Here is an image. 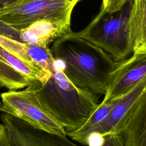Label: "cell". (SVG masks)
Segmentation results:
<instances>
[{
    "label": "cell",
    "instance_id": "obj_1",
    "mask_svg": "<svg viewBox=\"0 0 146 146\" xmlns=\"http://www.w3.org/2000/svg\"><path fill=\"white\" fill-rule=\"evenodd\" d=\"M50 50L54 58L63 62V72L75 86L106 94L119 62L72 31L56 39Z\"/></svg>",
    "mask_w": 146,
    "mask_h": 146
},
{
    "label": "cell",
    "instance_id": "obj_2",
    "mask_svg": "<svg viewBox=\"0 0 146 146\" xmlns=\"http://www.w3.org/2000/svg\"><path fill=\"white\" fill-rule=\"evenodd\" d=\"M47 81L30 82L43 106L60 123L66 133L80 128L98 108L95 94L72 84L63 72V62L55 58Z\"/></svg>",
    "mask_w": 146,
    "mask_h": 146
},
{
    "label": "cell",
    "instance_id": "obj_3",
    "mask_svg": "<svg viewBox=\"0 0 146 146\" xmlns=\"http://www.w3.org/2000/svg\"><path fill=\"white\" fill-rule=\"evenodd\" d=\"M132 1L129 0L115 13H107L101 9L92 21L76 34L103 50L116 62L127 59L132 53L128 34Z\"/></svg>",
    "mask_w": 146,
    "mask_h": 146
},
{
    "label": "cell",
    "instance_id": "obj_4",
    "mask_svg": "<svg viewBox=\"0 0 146 146\" xmlns=\"http://www.w3.org/2000/svg\"><path fill=\"white\" fill-rule=\"evenodd\" d=\"M77 0H21L0 9V21L15 30L25 29L39 20H51L71 26Z\"/></svg>",
    "mask_w": 146,
    "mask_h": 146
},
{
    "label": "cell",
    "instance_id": "obj_5",
    "mask_svg": "<svg viewBox=\"0 0 146 146\" xmlns=\"http://www.w3.org/2000/svg\"><path fill=\"white\" fill-rule=\"evenodd\" d=\"M0 111L23 120L33 127L67 136L60 123L43 106L31 84L23 90H9L1 95Z\"/></svg>",
    "mask_w": 146,
    "mask_h": 146
},
{
    "label": "cell",
    "instance_id": "obj_6",
    "mask_svg": "<svg viewBox=\"0 0 146 146\" xmlns=\"http://www.w3.org/2000/svg\"><path fill=\"white\" fill-rule=\"evenodd\" d=\"M13 146H79L61 136L35 128L18 118L7 113L1 115Z\"/></svg>",
    "mask_w": 146,
    "mask_h": 146
},
{
    "label": "cell",
    "instance_id": "obj_7",
    "mask_svg": "<svg viewBox=\"0 0 146 146\" xmlns=\"http://www.w3.org/2000/svg\"><path fill=\"white\" fill-rule=\"evenodd\" d=\"M146 76V54L132 55L119 62L103 101L120 99Z\"/></svg>",
    "mask_w": 146,
    "mask_h": 146
},
{
    "label": "cell",
    "instance_id": "obj_8",
    "mask_svg": "<svg viewBox=\"0 0 146 146\" xmlns=\"http://www.w3.org/2000/svg\"><path fill=\"white\" fill-rule=\"evenodd\" d=\"M71 31L70 25L43 19L19 30L9 26L5 36L27 44L47 47L51 43Z\"/></svg>",
    "mask_w": 146,
    "mask_h": 146
},
{
    "label": "cell",
    "instance_id": "obj_9",
    "mask_svg": "<svg viewBox=\"0 0 146 146\" xmlns=\"http://www.w3.org/2000/svg\"><path fill=\"white\" fill-rule=\"evenodd\" d=\"M145 91L146 76L124 96L119 99L106 119L91 129L88 135L92 132L99 133L102 135L119 132L125 119Z\"/></svg>",
    "mask_w": 146,
    "mask_h": 146
},
{
    "label": "cell",
    "instance_id": "obj_10",
    "mask_svg": "<svg viewBox=\"0 0 146 146\" xmlns=\"http://www.w3.org/2000/svg\"><path fill=\"white\" fill-rule=\"evenodd\" d=\"M124 146H146V91L124 121L120 132Z\"/></svg>",
    "mask_w": 146,
    "mask_h": 146
},
{
    "label": "cell",
    "instance_id": "obj_11",
    "mask_svg": "<svg viewBox=\"0 0 146 146\" xmlns=\"http://www.w3.org/2000/svg\"><path fill=\"white\" fill-rule=\"evenodd\" d=\"M128 34L132 53L146 54V0H133Z\"/></svg>",
    "mask_w": 146,
    "mask_h": 146
},
{
    "label": "cell",
    "instance_id": "obj_12",
    "mask_svg": "<svg viewBox=\"0 0 146 146\" xmlns=\"http://www.w3.org/2000/svg\"><path fill=\"white\" fill-rule=\"evenodd\" d=\"M30 80L17 71L0 55V86L9 90H17L26 87Z\"/></svg>",
    "mask_w": 146,
    "mask_h": 146
},
{
    "label": "cell",
    "instance_id": "obj_13",
    "mask_svg": "<svg viewBox=\"0 0 146 146\" xmlns=\"http://www.w3.org/2000/svg\"><path fill=\"white\" fill-rule=\"evenodd\" d=\"M0 55L17 71L27 78L30 81L38 80L42 82L43 79V72L27 63L6 51L0 46Z\"/></svg>",
    "mask_w": 146,
    "mask_h": 146
},
{
    "label": "cell",
    "instance_id": "obj_14",
    "mask_svg": "<svg viewBox=\"0 0 146 146\" xmlns=\"http://www.w3.org/2000/svg\"><path fill=\"white\" fill-rule=\"evenodd\" d=\"M129 0H104L101 9L106 13L112 14L120 11Z\"/></svg>",
    "mask_w": 146,
    "mask_h": 146
},
{
    "label": "cell",
    "instance_id": "obj_15",
    "mask_svg": "<svg viewBox=\"0 0 146 146\" xmlns=\"http://www.w3.org/2000/svg\"><path fill=\"white\" fill-rule=\"evenodd\" d=\"M99 146H124V139L120 132L104 135Z\"/></svg>",
    "mask_w": 146,
    "mask_h": 146
},
{
    "label": "cell",
    "instance_id": "obj_16",
    "mask_svg": "<svg viewBox=\"0 0 146 146\" xmlns=\"http://www.w3.org/2000/svg\"><path fill=\"white\" fill-rule=\"evenodd\" d=\"M0 146H13L10 135L4 124H0Z\"/></svg>",
    "mask_w": 146,
    "mask_h": 146
},
{
    "label": "cell",
    "instance_id": "obj_17",
    "mask_svg": "<svg viewBox=\"0 0 146 146\" xmlns=\"http://www.w3.org/2000/svg\"><path fill=\"white\" fill-rule=\"evenodd\" d=\"M18 1L19 0H0V9L11 6Z\"/></svg>",
    "mask_w": 146,
    "mask_h": 146
},
{
    "label": "cell",
    "instance_id": "obj_18",
    "mask_svg": "<svg viewBox=\"0 0 146 146\" xmlns=\"http://www.w3.org/2000/svg\"><path fill=\"white\" fill-rule=\"evenodd\" d=\"M19 1H21V0H19ZM77 1L79 2V1H81V0H77ZM102 1H104V0H102Z\"/></svg>",
    "mask_w": 146,
    "mask_h": 146
}]
</instances>
